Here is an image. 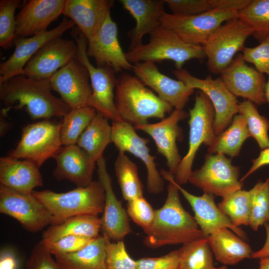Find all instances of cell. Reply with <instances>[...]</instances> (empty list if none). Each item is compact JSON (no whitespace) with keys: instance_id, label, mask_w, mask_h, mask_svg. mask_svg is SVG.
Masks as SVG:
<instances>
[{"instance_id":"cell-1","label":"cell","mask_w":269,"mask_h":269,"mask_svg":"<svg viewBox=\"0 0 269 269\" xmlns=\"http://www.w3.org/2000/svg\"><path fill=\"white\" fill-rule=\"evenodd\" d=\"M51 90L49 79L20 75L0 83V98L5 108L24 109L32 120L63 118L71 108Z\"/></svg>"},{"instance_id":"cell-2","label":"cell","mask_w":269,"mask_h":269,"mask_svg":"<svg viewBox=\"0 0 269 269\" xmlns=\"http://www.w3.org/2000/svg\"><path fill=\"white\" fill-rule=\"evenodd\" d=\"M168 182L165 201L161 207L155 210L151 225L144 231L143 243L150 248L183 245L204 237L194 217L182 206L179 190Z\"/></svg>"},{"instance_id":"cell-3","label":"cell","mask_w":269,"mask_h":269,"mask_svg":"<svg viewBox=\"0 0 269 269\" xmlns=\"http://www.w3.org/2000/svg\"><path fill=\"white\" fill-rule=\"evenodd\" d=\"M115 101L122 120L134 127L147 124L151 118L162 120L173 108L137 77L127 73L118 80Z\"/></svg>"},{"instance_id":"cell-4","label":"cell","mask_w":269,"mask_h":269,"mask_svg":"<svg viewBox=\"0 0 269 269\" xmlns=\"http://www.w3.org/2000/svg\"><path fill=\"white\" fill-rule=\"evenodd\" d=\"M32 194L52 215V225L78 215L98 216L104 210L105 190L99 181H92L86 186L77 187L64 193L44 190L33 191Z\"/></svg>"},{"instance_id":"cell-5","label":"cell","mask_w":269,"mask_h":269,"mask_svg":"<svg viewBox=\"0 0 269 269\" xmlns=\"http://www.w3.org/2000/svg\"><path fill=\"white\" fill-rule=\"evenodd\" d=\"M149 35L147 43H142L125 52L130 63H155L170 60L174 62L176 69H181L188 60L206 58L202 46L185 42L173 32L161 25Z\"/></svg>"},{"instance_id":"cell-6","label":"cell","mask_w":269,"mask_h":269,"mask_svg":"<svg viewBox=\"0 0 269 269\" xmlns=\"http://www.w3.org/2000/svg\"><path fill=\"white\" fill-rule=\"evenodd\" d=\"M188 149L182 158L174 175L179 185L188 182L197 151L204 144L208 147L213 142L216 135L214 128L215 111L213 106L203 92H197L194 106L189 109Z\"/></svg>"},{"instance_id":"cell-7","label":"cell","mask_w":269,"mask_h":269,"mask_svg":"<svg viewBox=\"0 0 269 269\" xmlns=\"http://www.w3.org/2000/svg\"><path fill=\"white\" fill-rule=\"evenodd\" d=\"M77 45V60L87 70L92 93L88 106L94 109L108 120L123 121L115 105V91L118 83L115 72L106 66H95L90 61L87 54V41L80 32L73 33Z\"/></svg>"},{"instance_id":"cell-8","label":"cell","mask_w":269,"mask_h":269,"mask_svg":"<svg viewBox=\"0 0 269 269\" xmlns=\"http://www.w3.org/2000/svg\"><path fill=\"white\" fill-rule=\"evenodd\" d=\"M61 123L44 120L25 126L20 139L8 156L26 159L40 167L48 158H53L62 147Z\"/></svg>"},{"instance_id":"cell-9","label":"cell","mask_w":269,"mask_h":269,"mask_svg":"<svg viewBox=\"0 0 269 269\" xmlns=\"http://www.w3.org/2000/svg\"><path fill=\"white\" fill-rule=\"evenodd\" d=\"M251 35L250 30L238 18L218 27L202 45L208 70L220 74L231 63L236 54L244 49L245 41Z\"/></svg>"},{"instance_id":"cell-10","label":"cell","mask_w":269,"mask_h":269,"mask_svg":"<svg viewBox=\"0 0 269 269\" xmlns=\"http://www.w3.org/2000/svg\"><path fill=\"white\" fill-rule=\"evenodd\" d=\"M240 168L221 153H208L201 168L192 171L188 182L204 193L224 198L242 189Z\"/></svg>"},{"instance_id":"cell-11","label":"cell","mask_w":269,"mask_h":269,"mask_svg":"<svg viewBox=\"0 0 269 269\" xmlns=\"http://www.w3.org/2000/svg\"><path fill=\"white\" fill-rule=\"evenodd\" d=\"M238 12L213 9L200 14L183 15L165 12L160 25L186 43L202 46L224 22L238 18Z\"/></svg>"},{"instance_id":"cell-12","label":"cell","mask_w":269,"mask_h":269,"mask_svg":"<svg viewBox=\"0 0 269 269\" xmlns=\"http://www.w3.org/2000/svg\"><path fill=\"white\" fill-rule=\"evenodd\" d=\"M173 73L177 80L189 88L200 90L208 97L215 111L214 128L216 135L225 130L232 119L238 114L239 102L227 88L220 77L214 79L209 75L205 79H200L183 69L174 70Z\"/></svg>"},{"instance_id":"cell-13","label":"cell","mask_w":269,"mask_h":269,"mask_svg":"<svg viewBox=\"0 0 269 269\" xmlns=\"http://www.w3.org/2000/svg\"><path fill=\"white\" fill-rule=\"evenodd\" d=\"M0 212L16 219L25 230L35 233L53 223L47 208L33 194L0 185Z\"/></svg>"},{"instance_id":"cell-14","label":"cell","mask_w":269,"mask_h":269,"mask_svg":"<svg viewBox=\"0 0 269 269\" xmlns=\"http://www.w3.org/2000/svg\"><path fill=\"white\" fill-rule=\"evenodd\" d=\"M112 142L119 152H129L139 158L146 171V189L151 194H157L163 191L162 177L156 168L155 157L151 155L147 146L148 140L138 135L134 127L123 121L112 123Z\"/></svg>"},{"instance_id":"cell-15","label":"cell","mask_w":269,"mask_h":269,"mask_svg":"<svg viewBox=\"0 0 269 269\" xmlns=\"http://www.w3.org/2000/svg\"><path fill=\"white\" fill-rule=\"evenodd\" d=\"M87 42V55L95 60L97 66L108 67L115 72L132 70L133 64L128 60L120 44L117 25L111 12L104 18L95 35Z\"/></svg>"},{"instance_id":"cell-16","label":"cell","mask_w":269,"mask_h":269,"mask_svg":"<svg viewBox=\"0 0 269 269\" xmlns=\"http://www.w3.org/2000/svg\"><path fill=\"white\" fill-rule=\"evenodd\" d=\"M160 173L167 181L172 182L188 201L194 212V217L205 238L216 230L226 227L242 239L246 238L245 233L240 227L235 226L220 210L215 203L213 195L204 193L200 196L194 195L178 184L175 181L174 176L168 171L162 169Z\"/></svg>"},{"instance_id":"cell-17","label":"cell","mask_w":269,"mask_h":269,"mask_svg":"<svg viewBox=\"0 0 269 269\" xmlns=\"http://www.w3.org/2000/svg\"><path fill=\"white\" fill-rule=\"evenodd\" d=\"M220 78L230 92L235 97H241L254 104L266 102L265 76L249 66L242 54L235 56L231 63L220 73Z\"/></svg>"},{"instance_id":"cell-18","label":"cell","mask_w":269,"mask_h":269,"mask_svg":"<svg viewBox=\"0 0 269 269\" xmlns=\"http://www.w3.org/2000/svg\"><path fill=\"white\" fill-rule=\"evenodd\" d=\"M187 117L183 110L174 109L160 122L134 127L149 135L154 141L157 151L166 159L168 172L174 175L181 160L176 144L183 138L182 130L179 122Z\"/></svg>"},{"instance_id":"cell-19","label":"cell","mask_w":269,"mask_h":269,"mask_svg":"<svg viewBox=\"0 0 269 269\" xmlns=\"http://www.w3.org/2000/svg\"><path fill=\"white\" fill-rule=\"evenodd\" d=\"M74 25L72 20L64 18L59 25L50 30L32 36L16 37L13 52L0 64V83L14 76L22 75L26 64L42 46L51 40L61 37Z\"/></svg>"},{"instance_id":"cell-20","label":"cell","mask_w":269,"mask_h":269,"mask_svg":"<svg viewBox=\"0 0 269 269\" xmlns=\"http://www.w3.org/2000/svg\"><path fill=\"white\" fill-rule=\"evenodd\" d=\"M89 79L86 68L75 58L55 72L49 81L52 90L72 109L88 106L92 93Z\"/></svg>"},{"instance_id":"cell-21","label":"cell","mask_w":269,"mask_h":269,"mask_svg":"<svg viewBox=\"0 0 269 269\" xmlns=\"http://www.w3.org/2000/svg\"><path fill=\"white\" fill-rule=\"evenodd\" d=\"M75 41L57 37L42 46L26 64L23 75L40 79H49L58 70L76 58Z\"/></svg>"},{"instance_id":"cell-22","label":"cell","mask_w":269,"mask_h":269,"mask_svg":"<svg viewBox=\"0 0 269 269\" xmlns=\"http://www.w3.org/2000/svg\"><path fill=\"white\" fill-rule=\"evenodd\" d=\"M132 70L145 86L175 109L183 110L194 91L181 81L173 79L160 72L155 63H135L133 65Z\"/></svg>"},{"instance_id":"cell-23","label":"cell","mask_w":269,"mask_h":269,"mask_svg":"<svg viewBox=\"0 0 269 269\" xmlns=\"http://www.w3.org/2000/svg\"><path fill=\"white\" fill-rule=\"evenodd\" d=\"M96 163L99 181L103 185L105 194L104 210L101 218L103 235L111 240H123L132 231L128 213L114 193L103 156Z\"/></svg>"},{"instance_id":"cell-24","label":"cell","mask_w":269,"mask_h":269,"mask_svg":"<svg viewBox=\"0 0 269 269\" xmlns=\"http://www.w3.org/2000/svg\"><path fill=\"white\" fill-rule=\"evenodd\" d=\"M65 0H30L15 17L16 37L32 36L47 30L62 14Z\"/></svg>"},{"instance_id":"cell-25","label":"cell","mask_w":269,"mask_h":269,"mask_svg":"<svg viewBox=\"0 0 269 269\" xmlns=\"http://www.w3.org/2000/svg\"><path fill=\"white\" fill-rule=\"evenodd\" d=\"M56 165L53 175L58 181L67 180L77 187H84L93 180L95 163L77 144L63 145L53 157Z\"/></svg>"},{"instance_id":"cell-26","label":"cell","mask_w":269,"mask_h":269,"mask_svg":"<svg viewBox=\"0 0 269 269\" xmlns=\"http://www.w3.org/2000/svg\"><path fill=\"white\" fill-rule=\"evenodd\" d=\"M113 4L109 0H66L62 14L77 24L88 42L95 35Z\"/></svg>"},{"instance_id":"cell-27","label":"cell","mask_w":269,"mask_h":269,"mask_svg":"<svg viewBox=\"0 0 269 269\" xmlns=\"http://www.w3.org/2000/svg\"><path fill=\"white\" fill-rule=\"evenodd\" d=\"M124 8L135 19V26L128 33L130 40L129 50L142 43L143 36L160 25L164 10V0H121Z\"/></svg>"},{"instance_id":"cell-28","label":"cell","mask_w":269,"mask_h":269,"mask_svg":"<svg viewBox=\"0 0 269 269\" xmlns=\"http://www.w3.org/2000/svg\"><path fill=\"white\" fill-rule=\"evenodd\" d=\"M0 184L15 191L31 194L34 188L43 185L42 175L33 162L9 156L0 158Z\"/></svg>"},{"instance_id":"cell-29","label":"cell","mask_w":269,"mask_h":269,"mask_svg":"<svg viewBox=\"0 0 269 269\" xmlns=\"http://www.w3.org/2000/svg\"><path fill=\"white\" fill-rule=\"evenodd\" d=\"M206 238L216 260L224 266L252 258L254 252L251 247L229 228H220Z\"/></svg>"},{"instance_id":"cell-30","label":"cell","mask_w":269,"mask_h":269,"mask_svg":"<svg viewBox=\"0 0 269 269\" xmlns=\"http://www.w3.org/2000/svg\"><path fill=\"white\" fill-rule=\"evenodd\" d=\"M106 244V237L99 236L75 252L55 256V260L61 269H107Z\"/></svg>"},{"instance_id":"cell-31","label":"cell","mask_w":269,"mask_h":269,"mask_svg":"<svg viewBox=\"0 0 269 269\" xmlns=\"http://www.w3.org/2000/svg\"><path fill=\"white\" fill-rule=\"evenodd\" d=\"M101 231V220L98 216L82 215L69 218L56 225L50 226L43 232L42 240L52 242L69 235L95 238Z\"/></svg>"},{"instance_id":"cell-32","label":"cell","mask_w":269,"mask_h":269,"mask_svg":"<svg viewBox=\"0 0 269 269\" xmlns=\"http://www.w3.org/2000/svg\"><path fill=\"white\" fill-rule=\"evenodd\" d=\"M112 126L108 120L97 112L79 138L77 144L96 163L103 156L108 145L112 142Z\"/></svg>"},{"instance_id":"cell-33","label":"cell","mask_w":269,"mask_h":269,"mask_svg":"<svg viewBox=\"0 0 269 269\" xmlns=\"http://www.w3.org/2000/svg\"><path fill=\"white\" fill-rule=\"evenodd\" d=\"M251 137L245 119L236 114L231 125L219 135L208 147L209 153H221L232 157L239 154L245 141Z\"/></svg>"},{"instance_id":"cell-34","label":"cell","mask_w":269,"mask_h":269,"mask_svg":"<svg viewBox=\"0 0 269 269\" xmlns=\"http://www.w3.org/2000/svg\"><path fill=\"white\" fill-rule=\"evenodd\" d=\"M178 269H228L213 265V253L206 238L182 245L179 249Z\"/></svg>"},{"instance_id":"cell-35","label":"cell","mask_w":269,"mask_h":269,"mask_svg":"<svg viewBox=\"0 0 269 269\" xmlns=\"http://www.w3.org/2000/svg\"><path fill=\"white\" fill-rule=\"evenodd\" d=\"M114 168L124 199L128 201L143 196V187L139 179L138 168L124 152H119Z\"/></svg>"},{"instance_id":"cell-36","label":"cell","mask_w":269,"mask_h":269,"mask_svg":"<svg viewBox=\"0 0 269 269\" xmlns=\"http://www.w3.org/2000/svg\"><path fill=\"white\" fill-rule=\"evenodd\" d=\"M238 18L260 42L269 36V0H253L238 12Z\"/></svg>"},{"instance_id":"cell-37","label":"cell","mask_w":269,"mask_h":269,"mask_svg":"<svg viewBox=\"0 0 269 269\" xmlns=\"http://www.w3.org/2000/svg\"><path fill=\"white\" fill-rule=\"evenodd\" d=\"M97 111L88 106L71 109L61 123L60 138L63 145L76 144Z\"/></svg>"},{"instance_id":"cell-38","label":"cell","mask_w":269,"mask_h":269,"mask_svg":"<svg viewBox=\"0 0 269 269\" xmlns=\"http://www.w3.org/2000/svg\"><path fill=\"white\" fill-rule=\"evenodd\" d=\"M236 226L250 224L251 197L249 191L240 189L222 198L217 205Z\"/></svg>"},{"instance_id":"cell-39","label":"cell","mask_w":269,"mask_h":269,"mask_svg":"<svg viewBox=\"0 0 269 269\" xmlns=\"http://www.w3.org/2000/svg\"><path fill=\"white\" fill-rule=\"evenodd\" d=\"M238 114L245 119L250 136L260 147H269V120L260 114L255 104L248 100L239 102Z\"/></svg>"},{"instance_id":"cell-40","label":"cell","mask_w":269,"mask_h":269,"mask_svg":"<svg viewBox=\"0 0 269 269\" xmlns=\"http://www.w3.org/2000/svg\"><path fill=\"white\" fill-rule=\"evenodd\" d=\"M249 191L251 213L249 226L254 231L269 223V178L259 181Z\"/></svg>"},{"instance_id":"cell-41","label":"cell","mask_w":269,"mask_h":269,"mask_svg":"<svg viewBox=\"0 0 269 269\" xmlns=\"http://www.w3.org/2000/svg\"><path fill=\"white\" fill-rule=\"evenodd\" d=\"M21 1L20 0L0 1V46L3 49L11 47L16 38L14 13Z\"/></svg>"},{"instance_id":"cell-42","label":"cell","mask_w":269,"mask_h":269,"mask_svg":"<svg viewBox=\"0 0 269 269\" xmlns=\"http://www.w3.org/2000/svg\"><path fill=\"white\" fill-rule=\"evenodd\" d=\"M106 238L107 269H136V261L128 253L123 240L112 242L107 237Z\"/></svg>"},{"instance_id":"cell-43","label":"cell","mask_w":269,"mask_h":269,"mask_svg":"<svg viewBox=\"0 0 269 269\" xmlns=\"http://www.w3.org/2000/svg\"><path fill=\"white\" fill-rule=\"evenodd\" d=\"M127 212L143 231L151 225L155 215V210L143 196L128 201Z\"/></svg>"},{"instance_id":"cell-44","label":"cell","mask_w":269,"mask_h":269,"mask_svg":"<svg viewBox=\"0 0 269 269\" xmlns=\"http://www.w3.org/2000/svg\"><path fill=\"white\" fill-rule=\"evenodd\" d=\"M242 57L246 62L253 64L255 69L269 76V36L254 47H245Z\"/></svg>"},{"instance_id":"cell-45","label":"cell","mask_w":269,"mask_h":269,"mask_svg":"<svg viewBox=\"0 0 269 269\" xmlns=\"http://www.w3.org/2000/svg\"><path fill=\"white\" fill-rule=\"evenodd\" d=\"M92 239L81 236L69 235L52 242L42 240L49 252L56 256L75 252L85 247Z\"/></svg>"},{"instance_id":"cell-46","label":"cell","mask_w":269,"mask_h":269,"mask_svg":"<svg viewBox=\"0 0 269 269\" xmlns=\"http://www.w3.org/2000/svg\"><path fill=\"white\" fill-rule=\"evenodd\" d=\"M25 267L26 269H61L42 240L33 247Z\"/></svg>"},{"instance_id":"cell-47","label":"cell","mask_w":269,"mask_h":269,"mask_svg":"<svg viewBox=\"0 0 269 269\" xmlns=\"http://www.w3.org/2000/svg\"><path fill=\"white\" fill-rule=\"evenodd\" d=\"M172 11L178 15H191L213 9L210 0H164Z\"/></svg>"},{"instance_id":"cell-48","label":"cell","mask_w":269,"mask_h":269,"mask_svg":"<svg viewBox=\"0 0 269 269\" xmlns=\"http://www.w3.org/2000/svg\"><path fill=\"white\" fill-rule=\"evenodd\" d=\"M136 269H178V250L156 258H143L136 261Z\"/></svg>"},{"instance_id":"cell-49","label":"cell","mask_w":269,"mask_h":269,"mask_svg":"<svg viewBox=\"0 0 269 269\" xmlns=\"http://www.w3.org/2000/svg\"><path fill=\"white\" fill-rule=\"evenodd\" d=\"M252 0H210L213 9L239 12L245 8Z\"/></svg>"},{"instance_id":"cell-50","label":"cell","mask_w":269,"mask_h":269,"mask_svg":"<svg viewBox=\"0 0 269 269\" xmlns=\"http://www.w3.org/2000/svg\"><path fill=\"white\" fill-rule=\"evenodd\" d=\"M253 164L251 167L245 175L240 179L241 182L246 179L249 176L262 166L269 165V147H267L261 151L259 156L252 159Z\"/></svg>"},{"instance_id":"cell-51","label":"cell","mask_w":269,"mask_h":269,"mask_svg":"<svg viewBox=\"0 0 269 269\" xmlns=\"http://www.w3.org/2000/svg\"><path fill=\"white\" fill-rule=\"evenodd\" d=\"M18 263L14 253L4 250L0 252V269H18Z\"/></svg>"},{"instance_id":"cell-52","label":"cell","mask_w":269,"mask_h":269,"mask_svg":"<svg viewBox=\"0 0 269 269\" xmlns=\"http://www.w3.org/2000/svg\"><path fill=\"white\" fill-rule=\"evenodd\" d=\"M266 232V239L263 247L259 250L253 252V259H260L269 257V223L264 225Z\"/></svg>"},{"instance_id":"cell-53","label":"cell","mask_w":269,"mask_h":269,"mask_svg":"<svg viewBox=\"0 0 269 269\" xmlns=\"http://www.w3.org/2000/svg\"><path fill=\"white\" fill-rule=\"evenodd\" d=\"M8 109L3 108L0 112V136H2L9 130L11 126L8 122L6 120L7 113L9 111Z\"/></svg>"},{"instance_id":"cell-54","label":"cell","mask_w":269,"mask_h":269,"mask_svg":"<svg viewBox=\"0 0 269 269\" xmlns=\"http://www.w3.org/2000/svg\"><path fill=\"white\" fill-rule=\"evenodd\" d=\"M260 269H269V257L260 259Z\"/></svg>"},{"instance_id":"cell-55","label":"cell","mask_w":269,"mask_h":269,"mask_svg":"<svg viewBox=\"0 0 269 269\" xmlns=\"http://www.w3.org/2000/svg\"><path fill=\"white\" fill-rule=\"evenodd\" d=\"M265 97L266 101L269 104V76L265 88Z\"/></svg>"},{"instance_id":"cell-56","label":"cell","mask_w":269,"mask_h":269,"mask_svg":"<svg viewBox=\"0 0 269 269\" xmlns=\"http://www.w3.org/2000/svg\"><path fill=\"white\" fill-rule=\"evenodd\" d=\"M259 269V268H258V269Z\"/></svg>"}]
</instances>
